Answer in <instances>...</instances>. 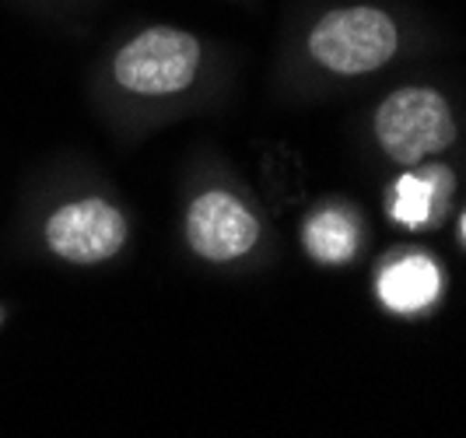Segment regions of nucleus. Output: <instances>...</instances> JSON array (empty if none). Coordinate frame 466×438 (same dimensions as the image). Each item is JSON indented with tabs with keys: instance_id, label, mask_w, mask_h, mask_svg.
Here are the masks:
<instances>
[{
	"instance_id": "f257e3e1",
	"label": "nucleus",
	"mask_w": 466,
	"mask_h": 438,
	"mask_svg": "<svg viewBox=\"0 0 466 438\" xmlns=\"http://www.w3.org/2000/svg\"><path fill=\"white\" fill-rule=\"evenodd\" d=\"M382 151L400 165H414L431 151H445L456 138V123L445 98L431 88L393 92L375 113Z\"/></svg>"
},
{
	"instance_id": "f03ea898",
	"label": "nucleus",
	"mask_w": 466,
	"mask_h": 438,
	"mask_svg": "<svg viewBox=\"0 0 466 438\" xmlns=\"http://www.w3.org/2000/svg\"><path fill=\"white\" fill-rule=\"evenodd\" d=\"M309 49L327 70L369 74L397 53V28L375 7H344L312 28Z\"/></svg>"
},
{
	"instance_id": "7ed1b4c3",
	"label": "nucleus",
	"mask_w": 466,
	"mask_h": 438,
	"mask_svg": "<svg viewBox=\"0 0 466 438\" xmlns=\"http://www.w3.org/2000/svg\"><path fill=\"white\" fill-rule=\"evenodd\" d=\"M200 64V46L179 28H147L116 56V81L137 95L183 92Z\"/></svg>"
},
{
	"instance_id": "20e7f679",
	"label": "nucleus",
	"mask_w": 466,
	"mask_h": 438,
	"mask_svg": "<svg viewBox=\"0 0 466 438\" xmlns=\"http://www.w3.org/2000/svg\"><path fill=\"white\" fill-rule=\"evenodd\" d=\"M46 242L70 263H102L127 242V221L106 200H81L60 208L46 225Z\"/></svg>"
},
{
	"instance_id": "39448f33",
	"label": "nucleus",
	"mask_w": 466,
	"mask_h": 438,
	"mask_svg": "<svg viewBox=\"0 0 466 438\" xmlns=\"http://www.w3.org/2000/svg\"><path fill=\"white\" fill-rule=\"evenodd\" d=\"M189 246L204 260L225 263L246 256L259 239V225L232 193H204L187 218Z\"/></svg>"
},
{
	"instance_id": "423d86ee",
	"label": "nucleus",
	"mask_w": 466,
	"mask_h": 438,
	"mask_svg": "<svg viewBox=\"0 0 466 438\" xmlns=\"http://www.w3.org/2000/svg\"><path fill=\"white\" fill-rule=\"evenodd\" d=\"M442 277L428 256H407L379 277V299L393 312H418L439 299Z\"/></svg>"
},
{
	"instance_id": "0eeeda50",
	"label": "nucleus",
	"mask_w": 466,
	"mask_h": 438,
	"mask_svg": "<svg viewBox=\"0 0 466 438\" xmlns=\"http://www.w3.org/2000/svg\"><path fill=\"white\" fill-rule=\"evenodd\" d=\"M305 250L319 263H344L358 250V229L344 210H319L305 225Z\"/></svg>"
},
{
	"instance_id": "6e6552de",
	"label": "nucleus",
	"mask_w": 466,
	"mask_h": 438,
	"mask_svg": "<svg viewBox=\"0 0 466 438\" xmlns=\"http://www.w3.org/2000/svg\"><path fill=\"white\" fill-rule=\"evenodd\" d=\"M452 172L449 168H424V172H410L397 183V204H393V218L400 225H424L435 210V197L439 189H449Z\"/></svg>"
},
{
	"instance_id": "1a4fd4ad",
	"label": "nucleus",
	"mask_w": 466,
	"mask_h": 438,
	"mask_svg": "<svg viewBox=\"0 0 466 438\" xmlns=\"http://www.w3.org/2000/svg\"><path fill=\"white\" fill-rule=\"evenodd\" d=\"M463 239H466V218H463Z\"/></svg>"
}]
</instances>
